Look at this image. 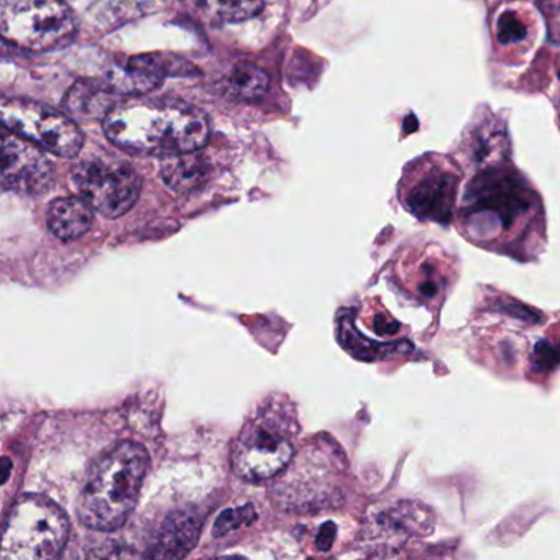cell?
<instances>
[{"label": "cell", "mask_w": 560, "mask_h": 560, "mask_svg": "<svg viewBox=\"0 0 560 560\" xmlns=\"http://www.w3.org/2000/svg\"><path fill=\"white\" fill-rule=\"evenodd\" d=\"M497 28V40L500 42L501 45L521 44V42L526 40V27H524L523 22H521L513 12H504V14L498 19Z\"/></svg>", "instance_id": "ffe728a7"}, {"label": "cell", "mask_w": 560, "mask_h": 560, "mask_svg": "<svg viewBox=\"0 0 560 560\" xmlns=\"http://www.w3.org/2000/svg\"><path fill=\"white\" fill-rule=\"evenodd\" d=\"M457 178L451 173H432L409 191V211L421 219L448 222L452 218Z\"/></svg>", "instance_id": "8fae6325"}, {"label": "cell", "mask_w": 560, "mask_h": 560, "mask_svg": "<svg viewBox=\"0 0 560 560\" xmlns=\"http://www.w3.org/2000/svg\"><path fill=\"white\" fill-rule=\"evenodd\" d=\"M149 468V452L136 442H122L101 455L78 501L81 523L104 533L124 526L137 506Z\"/></svg>", "instance_id": "7a4b0ae2"}, {"label": "cell", "mask_w": 560, "mask_h": 560, "mask_svg": "<svg viewBox=\"0 0 560 560\" xmlns=\"http://www.w3.org/2000/svg\"><path fill=\"white\" fill-rule=\"evenodd\" d=\"M334 537H336V526L332 523L324 524L320 527L319 536H317V547L320 550H329L332 546Z\"/></svg>", "instance_id": "cb8c5ba5"}, {"label": "cell", "mask_w": 560, "mask_h": 560, "mask_svg": "<svg viewBox=\"0 0 560 560\" xmlns=\"http://www.w3.org/2000/svg\"><path fill=\"white\" fill-rule=\"evenodd\" d=\"M465 201H468V231L480 241L508 231L533 206L529 192L524 191L516 179L501 173L477 178L465 195Z\"/></svg>", "instance_id": "8992f818"}, {"label": "cell", "mask_w": 560, "mask_h": 560, "mask_svg": "<svg viewBox=\"0 0 560 560\" xmlns=\"http://www.w3.org/2000/svg\"><path fill=\"white\" fill-rule=\"evenodd\" d=\"M5 44L28 51H54L77 37V21L63 0H0Z\"/></svg>", "instance_id": "277c9868"}, {"label": "cell", "mask_w": 560, "mask_h": 560, "mask_svg": "<svg viewBox=\"0 0 560 560\" xmlns=\"http://www.w3.org/2000/svg\"><path fill=\"white\" fill-rule=\"evenodd\" d=\"M229 93L234 94L237 100L254 101L267 93L268 74L260 68L250 63H238L229 74L228 80Z\"/></svg>", "instance_id": "d6986e66"}, {"label": "cell", "mask_w": 560, "mask_h": 560, "mask_svg": "<svg viewBox=\"0 0 560 560\" xmlns=\"http://www.w3.org/2000/svg\"><path fill=\"white\" fill-rule=\"evenodd\" d=\"M434 526V514L421 501H395L366 517L363 546L372 556H396L412 540L431 536Z\"/></svg>", "instance_id": "ba28073f"}, {"label": "cell", "mask_w": 560, "mask_h": 560, "mask_svg": "<svg viewBox=\"0 0 560 560\" xmlns=\"http://www.w3.org/2000/svg\"><path fill=\"white\" fill-rule=\"evenodd\" d=\"M199 14L219 24H238L255 18L264 9V0H192Z\"/></svg>", "instance_id": "e0dca14e"}, {"label": "cell", "mask_w": 560, "mask_h": 560, "mask_svg": "<svg viewBox=\"0 0 560 560\" xmlns=\"http://www.w3.org/2000/svg\"><path fill=\"white\" fill-rule=\"evenodd\" d=\"M418 129V119L416 117L409 116L408 119L405 120V132L412 133Z\"/></svg>", "instance_id": "d4e9b609"}, {"label": "cell", "mask_w": 560, "mask_h": 560, "mask_svg": "<svg viewBox=\"0 0 560 560\" xmlns=\"http://www.w3.org/2000/svg\"><path fill=\"white\" fill-rule=\"evenodd\" d=\"M162 179L175 192H191L201 188L209 176L211 165L205 156L196 152L182 153V155L165 156L162 162Z\"/></svg>", "instance_id": "5bb4252c"}, {"label": "cell", "mask_w": 560, "mask_h": 560, "mask_svg": "<svg viewBox=\"0 0 560 560\" xmlns=\"http://www.w3.org/2000/svg\"><path fill=\"white\" fill-rule=\"evenodd\" d=\"M340 342L353 355L362 360L386 359V357L395 355V353H409L412 350L409 342L378 343L363 339L359 330L353 327L350 316L342 317V320H340Z\"/></svg>", "instance_id": "2e32d148"}, {"label": "cell", "mask_w": 560, "mask_h": 560, "mask_svg": "<svg viewBox=\"0 0 560 560\" xmlns=\"http://www.w3.org/2000/svg\"><path fill=\"white\" fill-rule=\"evenodd\" d=\"M559 78H560V71H559Z\"/></svg>", "instance_id": "4316f807"}, {"label": "cell", "mask_w": 560, "mask_h": 560, "mask_svg": "<svg viewBox=\"0 0 560 560\" xmlns=\"http://www.w3.org/2000/svg\"><path fill=\"white\" fill-rule=\"evenodd\" d=\"M293 457V445L277 429L252 424L242 431L232 447V468L247 481L277 477Z\"/></svg>", "instance_id": "9c48e42d"}, {"label": "cell", "mask_w": 560, "mask_h": 560, "mask_svg": "<svg viewBox=\"0 0 560 560\" xmlns=\"http://www.w3.org/2000/svg\"><path fill=\"white\" fill-rule=\"evenodd\" d=\"M254 520L255 511L252 506L225 511L215 521L214 534L215 536H222V534L231 533V530L238 529V527L245 526V524H250Z\"/></svg>", "instance_id": "44dd1931"}, {"label": "cell", "mask_w": 560, "mask_h": 560, "mask_svg": "<svg viewBox=\"0 0 560 560\" xmlns=\"http://www.w3.org/2000/svg\"><path fill=\"white\" fill-rule=\"evenodd\" d=\"M113 88L103 81H78L65 97V107L74 117L83 119H106L116 106Z\"/></svg>", "instance_id": "4fadbf2b"}, {"label": "cell", "mask_w": 560, "mask_h": 560, "mask_svg": "<svg viewBox=\"0 0 560 560\" xmlns=\"http://www.w3.org/2000/svg\"><path fill=\"white\" fill-rule=\"evenodd\" d=\"M560 363V343L539 340L533 350V366L536 372H550Z\"/></svg>", "instance_id": "7402d4cb"}, {"label": "cell", "mask_w": 560, "mask_h": 560, "mask_svg": "<svg viewBox=\"0 0 560 560\" xmlns=\"http://www.w3.org/2000/svg\"><path fill=\"white\" fill-rule=\"evenodd\" d=\"M110 142L139 155L198 152L211 136L209 117L188 104L132 100L116 104L104 119Z\"/></svg>", "instance_id": "6da1fadb"}, {"label": "cell", "mask_w": 560, "mask_h": 560, "mask_svg": "<svg viewBox=\"0 0 560 560\" xmlns=\"http://www.w3.org/2000/svg\"><path fill=\"white\" fill-rule=\"evenodd\" d=\"M0 110L4 129L54 155L74 159L83 150L84 136L80 127L51 107L32 101L4 100Z\"/></svg>", "instance_id": "52a82bcc"}, {"label": "cell", "mask_w": 560, "mask_h": 560, "mask_svg": "<svg viewBox=\"0 0 560 560\" xmlns=\"http://www.w3.org/2000/svg\"><path fill=\"white\" fill-rule=\"evenodd\" d=\"M399 329H401V326H399L398 320L392 319L389 316H383V314L375 317V330L380 336H396Z\"/></svg>", "instance_id": "603a6c76"}, {"label": "cell", "mask_w": 560, "mask_h": 560, "mask_svg": "<svg viewBox=\"0 0 560 560\" xmlns=\"http://www.w3.org/2000/svg\"><path fill=\"white\" fill-rule=\"evenodd\" d=\"M54 166L44 149L4 129L2 133V186L19 195H38L50 186Z\"/></svg>", "instance_id": "30bf717a"}, {"label": "cell", "mask_w": 560, "mask_h": 560, "mask_svg": "<svg viewBox=\"0 0 560 560\" xmlns=\"http://www.w3.org/2000/svg\"><path fill=\"white\" fill-rule=\"evenodd\" d=\"M94 221V208L83 198H60L48 208L47 224L60 241L83 237Z\"/></svg>", "instance_id": "7c38bea8"}, {"label": "cell", "mask_w": 560, "mask_h": 560, "mask_svg": "<svg viewBox=\"0 0 560 560\" xmlns=\"http://www.w3.org/2000/svg\"><path fill=\"white\" fill-rule=\"evenodd\" d=\"M199 537L198 520L188 514L173 517L166 523L165 529L160 536L159 547L155 556L160 557H183L192 549V544Z\"/></svg>", "instance_id": "9a60e30c"}, {"label": "cell", "mask_w": 560, "mask_h": 560, "mask_svg": "<svg viewBox=\"0 0 560 560\" xmlns=\"http://www.w3.org/2000/svg\"><path fill=\"white\" fill-rule=\"evenodd\" d=\"M73 185L94 211L122 218L139 201L142 179L130 163L114 156H93L73 170Z\"/></svg>", "instance_id": "5b68a950"}, {"label": "cell", "mask_w": 560, "mask_h": 560, "mask_svg": "<svg viewBox=\"0 0 560 560\" xmlns=\"http://www.w3.org/2000/svg\"><path fill=\"white\" fill-rule=\"evenodd\" d=\"M129 67L145 71V73L162 78V80L163 78L170 77L185 78L199 74L198 68L189 63L185 58L166 54L140 55V57H133L132 60L129 61Z\"/></svg>", "instance_id": "ac0fdd59"}, {"label": "cell", "mask_w": 560, "mask_h": 560, "mask_svg": "<svg viewBox=\"0 0 560 560\" xmlns=\"http://www.w3.org/2000/svg\"><path fill=\"white\" fill-rule=\"evenodd\" d=\"M68 534L70 521L57 503L42 494H24L9 513L2 559H55L67 546Z\"/></svg>", "instance_id": "3957f363"}, {"label": "cell", "mask_w": 560, "mask_h": 560, "mask_svg": "<svg viewBox=\"0 0 560 560\" xmlns=\"http://www.w3.org/2000/svg\"><path fill=\"white\" fill-rule=\"evenodd\" d=\"M556 8H553V11H552V14H553V19H556L557 21V24L560 25V0H556Z\"/></svg>", "instance_id": "484cf974"}]
</instances>
